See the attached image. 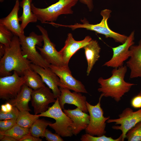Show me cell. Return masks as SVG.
<instances>
[{
    "label": "cell",
    "instance_id": "3",
    "mask_svg": "<svg viewBox=\"0 0 141 141\" xmlns=\"http://www.w3.org/2000/svg\"><path fill=\"white\" fill-rule=\"evenodd\" d=\"M112 11L105 9L102 10L100 14L102 19L99 23L96 24H90L85 18L81 20L82 23H76L74 25H65L61 24V26L67 27L74 30L78 28H84L88 30L93 31L97 33L104 35L106 38H111L118 43L123 44L126 41L128 36L115 32L111 30L107 24V21L111 16Z\"/></svg>",
    "mask_w": 141,
    "mask_h": 141
},
{
    "label": "cell",
    "instance_id": "14",
    "mask_svg": "<svg viewBox=\"0 0 141 141\" xmlns=\"http://www.w3.org/2000/svg\"><path fill=\"white\" fill-rule=\"evenodd\" d=\"M91 40V37L88 36L82 40H76L72 34L68 33L64 46L59 51L64 64L68 66L69 61L73 55L79 49L83 48Z\"/></svg>",
    "mask_w": 141,
    "mask_h": 141
},
{
    "label": "cell",
    "instance_id": "39",
    "mask_svg": "<svg viewBox=\"0 0 141 141\" xmlns=\"http://www.w3.org/2000/svg\"><path fill=\"white\" fill-rule=\"evenodd\" d=\"M3 0H0V1L1 2Z\"/></svg>",
    "mask_w": 141,
    "mask_h": 141
},
{
    "label": "cell",
    "instance_id": "38",
    "mask_svg": "<svg viewBox=\"0 0 141 141\" xmlns=\"http://www.w3.org/2000/svg\"><path fill=\"white\" fill-rule=\"evenodd\" d=\"M5 51V46L0 44V57L1 58L4 55Z\"/></svg>",
    "mask_w": 141,
    "mask_h": 141
},
{
    "label": "cell",
    "instance_id": "4",
    "mask_svg": "<svg viewBox=\"0 0 141 141\" xmlns=\"http://www.w3.org/2000/svg\"><path fill=\"white\" fill-rule=\"evenodd\" d=\"M78 0H58L55 3L43 8L36 7L31 4L32 10L42 24L53 22L62 14H73L72 8L77 3Z\"/></svg>",
    "mask_w": 141,
    "mask_h": 141
},
{
    "label": "cell",
    "instance_id": "7",
    "mask_svg": "<svg viewBox=\"0 0 141 141\" xmlns=\"http://www.w3.org/2000/svg\"><path fill=\"white\" fill-rule=\"evenodd\" d=\"M103 97L101 95L98 103L93 105L86 102V106L90 116V122L85 130L86 133L93 136H99L106 133L105 128L106 121L110 119L109 116L105 117L101 106V100Z\"/></svg>",
    "mask_w": 141,
    "mask_h": 141
},
{
    "label": "cell",
    "instance_id": "21",
    "mask_svg": "<svg viewBox=\"0 0 141 141\" xmlns=\"http://www.w3.org/2000/svg\"><path fill=\"white\" fill-rule=\"evenodd\" d=\"M87 63V75L88 76L100 56L101 48L97 41L92 39L83 48Z\"/></svg>",
    "mask_w": 141,
    "mask_h": 141
},
{
    "label": "cell",
    "instance_id": "33",
    "mask_svg": "<svg viewBox=\"0 0 141 141\" xmlns=\"http://www.w3.org/2000/svg\"><path fill=\"white\" fill-rule=\"evenodd\" d=\"M131 106L135 108H141V93L134 97L131 101Z\"/></svg>",
    "mask_w": 141,
    "mask_h": 141
},
{
    "label": "cell",
    "instance_id": "23",
    "mask_svg": "<svg viewBox=\"0 0 141 141\" xmlns=\"http://www.w3.org/2000/svg\"><path fill=\"white\" fill-rule=\"evenodd\" d=\"M25 84L33 90H35L45 86L40 76L32 69L25 70L23 75Z\"/></svg>",
    "mask_w": 141,
    "mask_h": 141
},
{
    "label": "cell",
    "instance_id": "36",
    "mask_svg": "<svg viewBox=\"0 0 141 141\" xmlns=\"http://www.w3.org/2000/svg\"><path fill=\"white\" fill-rule=\"evenodd\" d=\"M81 3L86 5L90 11H92L94 8L93 0H78Z\"/></svg>",
    "mask_w": 141,
    "mask_h": 141
},
{
    "label": "cell",
    "instance_id": "16",
    "mask_svg": "<svg viewBox=\"0 0 141 141\" xmlns=\"http://www.w3.org/2000/svg\"><path fill=\"white\" fill-rule=\"evenodd\" d=\"M61 91L58 97L60 105L62 109H64L66 104L74 105L80 109L83 112H88L86 106V98L81 93L74 91L71 92L70 90L59 87Z\"/></svg>",
    "mask_w": 141,
    "mask_h": 141
},
{
    "label": "cell",
    "instance_id": "20",
    "mask_svg": "<svg viewBox=\"0 0 141 141\" xmlns=\"http://www.w3.org/2000/svg\"><path fill=\"white\" fill-rule=\"evenodd\" d=\"M32 91V89L24 84L16 96L7 102L16 107L20 111H31L28 103L31 99Z\"/></svg>",
    "mask_w": 141,
    "mask_h": 141
},
{
    "label": "cell",
    "instance_id": "5",
    "mask_svg": "<svg viewBox=\"0 0 141 141\" xmlns=\"http://www.w3.org/2000/svg\"><path fill=\"white\" fill-rule=\"evenodd\" d=\"M39 115L40 117H47L55 119V122L51 123L49 126L61 137H71L73 135L71 128L73 121L62 111L59 103L58 98L46 111Z\"/></svg>",
    "mask_w": 141,
    "mask_h": 141
},
{
    "label": "cell",
    "instance_id": "30",
    "mask_svg": "<svg viewBox=\"0 0 141 141\" xmlns=\"http://www.w3.org/2000/svg\"><path fill=\"white\" fill-rule=\"evenodd\" d=\"M20 111L15 107L13 106L12 109L7 112H3L0 111V120L17 119Z\"/></svg>",
    "mask_w": 141,
    "mask_h": 141
},
{
    "label": "cell",
    "instance_id": "27",
    "mask_svg": "<svg viewBox=\"0 0 141 141\" xmlns=\"http://www.w3.org/2000/svg\"><path fill=\"white\" fill-rule=\"evenodd\" d=\"M14 36L11 31L0 24V44L5 47L9 46Z\"/></svg>",
    "mask_w": 141,
    "mask_h": 141
},
{
    "label": "cell",
    "instance_id": "24",
    "mask_svg": "<svg viewBox=\"0 0 141 141\" xmlns=\"http://www.w3.org/2000/svg\"><path fill=\"white\" fill-rule=\"evenodd\" d=\"M51 123L43 119H37L29 128L30 133L36 137H44L46 127Z\"/></svg>",
    "mask_w": 141,
    "mask_h": 141
},
{
    "label": "cell",
    "instance_id": "40",
    "mask_svg": "<svg viewBox=\"0 0 141 141\" xmlns=\"http://www.w3.org/2000/svg\"><path fill=\"white\" fill-rule=\"evenodd\" d=\"M140 92L141 93V92Z\"/></svg>",
    "mask_w": 141,
    "mask_h": 141
},
{
    "label": "cell",
    "instance_id": "35",
    "mask_svg": "<svg viewBox=\"0 0 141 141\" xmlns=\"http://www.w3.org/2000/svg\"><path fill=\"white\" fill-rule=\"evenodd\" d=\"M13 106L10 103L7 102L5 104L1 105L0 111L3 112H9L12 109Z\"/></svg>",
    "mask_w": 141,
    "mask_h": 141
},
{
    "label": "cell",
    "instance_id": "13",
    "mask_svg": "<svg viewBox=\"0 0 141 141\" xmlns=\"http://www.w3.org/2000/svg\"><path fill=\"white\" fill-rule=\"evenodd\" d=\"M55 98L53 93L48 87L45 86L33 90L31 101L35 114L37 115L46 111L49 107V104L56 101Z\"/></svg>",
    "mask_w": 141,
    "mask_h": 141
},
{
    "label": "cell",
    "instance_id": "18",
    "mask_svg": "<svg viewBox=\"0 0 141 141\" xmlns=\"http://www.w3.org/2000/svg\"><path fill=\"white\" fill-rule=\"evenodd\" d=\"M20 2L16 0L15 4L11 11L6 17L0 19V24L5 26L13 33L14 35L19 38L24 37V31L21 29V24L19 23L18 12Z\"/></svg>",
    "mask_w": 141,
    "mask_h": 141
},
{
    "label": "cell",
    "instance_id": "15",
    "mask_svg": "<svg viewBox=\"0 0 141 141\" xmlns=\"http://www.w3.org/2000/svg\"><path fill=\"white\" fill-rule=\"evenodd\" d=\"M32 69L41 77L43 81L51 89L56 99L61 94L58 87L60 78L50 67L44 68L33 63L31 64Z\"/></svg>",
    "mask_w": 141,
    "mask_h": 141
},
{
    "label": "cell",
    "instance_id": "34",
    "mask_svg": "<svg viewBox=\"0 0 141 141\" xmlns=\"http://www.w3.org/2000/svg\"><path fill=\"white\" fill-rule=\"evenodd\" d=\"M42 139L32 136L30 133L22 137L19 141H41Z\"/></svg>",
    "mask_w": 141,
    "mask_h": 141
},
{
    "label": "cell",
    "instance_id": "17",
    "mask_svg": "<svg viewBox=\"0 0 141 141\" xmlns=\"http://www.w3.org/2000/svg\"><path fill=\"white\" fill-rule=\"evenodd\" d=\"M63 111L73 121L71 128L73 135L77 136L85 130L90 122L89 115L78 107L73 109H64Z\"/></svg>",
    "mask_w": 141,
    "mask_h": 141
},
{
    "label": "cell",
    "instance_id": "22",
    "mask_svg": "<svg viewBox=\"0 0 141 141\" xmlns=\"http://www.w3.org/2000/svg\"><path fill=\"white\" fill-rule=\"evenodd\" d=\"M32 0H22L20 2V6L22 8L23 12L19 19L21 22V28L23 31L29 23L36 22L38 20L32 10Z\"/></svg>",
    "mask_w": 141,
    "mask_h": 141
},
{
    "label": "cell",
    "instance_id": "9",
    "mask_svg": "<svg viewBox=\"0 0 141 141\" xmlns=\"http://www.w3.org/2000/svg\"><path fill=\"white\" fill-rule=\"evenodd\" d=\"M118 116L119 118L109 119L106 121V122H115V125H120L113 126L112 128L113 129L119 130L121 131L122 141H123L126 138V134L128 131L141 121V109L134 111L131 108H127Z\"/></svg>",
    "mask_w": 141,
    "mask_h": 141
},
{
    "label": "cell",
    "instance_id": "25",
    "mask_svg": "<svg viewBox=\"0 0 141 141\" xmlns=\"http://www.w3.org/2000/svg\"><path fill=\"white\" fill-rule=\"evenodd\" d=\"M39 117V114H32L28 111H20L16 120V124L23 127L30 128L35 121Z\"/></svg>",
    "mask_w": 141,
    "mask_h": 141
},
{
    "label": "cell",
    "instance_id": "28",
    "mask_svg": "<svg viewBox=\"0 0 141 141\" xmlns=\"http://www.w3.org/2000/svg\"><path fill=\"white\" fill-rule=\"evenodd\" d=\"M126 138L128 141H141V121L128 131Z\"/></svg>",
    "mask_w": 141,
    "mask_h": 141
},
{
    "label": "cell",
    "instance_id": "32",
    "mask_svg": "<svg viewBox=\"0 0 141 141\" xmlns=\"http://www.w3.org/2000/svg\"><path fill=\"white\" fill-rule=\"evenodd\" d=\"M44 137L46 140L48 141H63V139L61 136L56 133H52L48 129H46Z\"/></svg>",
    "mask_w": 141,
    "mask_h": 141
},
{
    "label": "cell",
    "instance_id": "2",
    "mask_svg": "<svg viewBox=\"0 0 141 141\" xmlns=\"http://www.w3.org/2000/svg\"><path fill=\"white\" fill-rule=\"evenodd\" d=\"M126 65L114 68L111 72V76L104 79L100 77L97 82L99 84L98 91L103 97H110L118 102L122 97L128 92L131 87L135 84L126 82L124 80L127 70Z\"/></svg>",
    "mask_w": 141,
    "mask_h": 141
},
{
    "label": "cell",
    "instance_id": "10",
    "mask_svg": "<svg viewBox=\"0 0 141 141\" xmlns=\"http://www.w3.org/2000/svg\"><path fill=\"white\" fill-rule=\"evenodd\" d=\"M49 67L60 78L59 87L78 92L88 93L82 83L73 77L68 66L50 64Z\"/></svg>",
    "mask_w": 141,
    "mask_h": 141
},
{
    "label": "cell",
    "instance_id": "29",
    "mask_svg": "<svg viewBox=\"0 0 141 141\" xmlns=\"http://www.w3.org/2000/svg\"><path fill=\"white\" fill-rule=\"evenodd\" d=\"M122 134L119 138L116 139H113L111 137H107L104 135L95 137L88 133L82 135L80 138L81 141H122Z\"/></svg>",
    "mask_w": 141,
    "mask_h": 141
},
{
    "label": "cell",
    "instance_id": "8",
    "mask_svg": "<svg viewBox=\"0 0 141 141\" xmlns=\"http://www.w3.org/2000/svg\"><path fill=\"white\" fill-rule=\"evenodd\" d=\"M25 82L23 76L15 71L12 75L0 77V99L8 101L15 98Z\"/></svg>",
    "mask_w": 141,
    "mask_h": 141
},
{
    "label": "cell",
    "instance_id": "26",
    "mask_svg": "<svg viewBox=\"0 0 141 141\" xmlns=\"http://www.w3.org/2000/svg\"><path fill=\"white\" fill-rule=\"evenodd\" d=\"M29 128L21 127L16 124L8 130L0 132V134L12 137L19 141L24 136L30 133Z\"/></svg>",
    "mask_w": 141,
    "mask_h": 141
},
{
    "label": "cell",
    "instance_id": "11",
    "mask_svg": "<svg viewBox=\"0 0 141 141\" xmlns=\"http://www.w3.org/2000/svg\"><path fill=\"white\" fill-rule=\"evenodd\" d=\"M36 26L42 33L44 42L42 48L38 46L36 47L39 51L43 58L50 64L66 65L59 52L56 49L55 45L51 41L47 31L40 25H38Z\"/></svg>",
    "mask_w": 141,
    "mask_h": 141
},
{
    "label": "cell",
    "instance_id": "19",
    "mask_svg": "<svg viewBox=\"0 0 141 141\" xmlns=\"http://www.w3.org/2000/svg\"><path fill=\"white\" fill-rule=\"evenodd\" d=\"M130 55L126 62V66L130 70V78L141 77V40L138 45H132L130 48Z\"/></svg>",
    "mask_w": 141,
    "mask_h": 141
},
{
    "label": "cell",
    "instance_id": "6",
    "mask_svg": "<svg viewBox=\"0 0 141 141\" xmlns=\"http://www.w3.org/2000/svg\"><path fill=\"white\" fill-rule=\"evenodd\" d=\"M22 54L31 63L44 68L49 67L50 64L37 50L36 46L42 45L43 39L42 35H38L32 32L27 36L19 38Z\"/></svg>",
    "mask_w": 141,
    "mask_h": 141
},
{
    "label": "cell",
    "instance_id": "31",
    "mask_svg": "<svg viewBox=\"0 0 141 141\" xmlns=\"http://www.w3.org/2000/svg\"><path fill=\"white\" fill-rule=\"evenodd\" d=\"M16 119L1 120L0 132L6 131L10 128L16 124Z\"/></svg>",
    "mask_w": 141,
    "mask_h": 141
},
{
    "label": "cell",
    "instance_id": "12",
    "mask_svg": "<svg viewBox=\"0 0 141 141\" xmlns=\"http://www.w3.org/2000/svg\"><path fill=\"white\" fill-rule=\"evenodd\" d=\"M134 31H132L124 43L116 47L112 48V56L103 66L118 68L123 65L124 61L130 56V48L134 44Z\"/></svg>",
    "mask_w": 141,
    "mask_h": 141
},
{
    "label": "cell",
    "instance_id": "1",
    "mask_svg": "<svg viewBox=\"0 0 141 141\" xmlns=\"http://www.w3.org/2000/svg\"><path fill=\"white\" fill-rule=\"evenodd\" d=\"M31 63L22 54L19 37L14 35L10 46H5V53L1 58L0 77L11 75L13 71L23 76L25 70L32 69Z\"/></svg>",
    "mask_w": 141,
    "mask_h": 141
},
{
    "label": "cell",
    "instance_id": "37",
    "mask_svg": "<svg viewBox=\"0 0 141 141\" xmlns=\"http://www.w3.org/2000/svg\"><path fill=\"white\" fill-rule=\"evenodd\" d=\"M0 141H17L14 138L8 136L4 135L3 138Z\"/></svg>",
    "mask_w": 141,
    "mask_h": 141
}]
</instances>
